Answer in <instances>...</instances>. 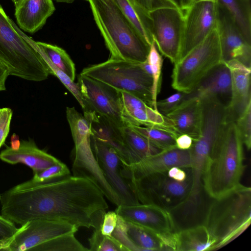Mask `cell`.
<instances>
[{
  "label": "cell",
  "instance_id": "5b68a950",
  "mask_svg": "<svg viewBox=\"0 0 251 251\" xmlns=\"http://www.w3.org/2000/svg\"><path fill=\"white\" fill-rule=\"evenodd\" d=\"M208 206L204 225L216 241L215 250L241 234L251 223V189L241 184Z\"/></svg>",
  "mask_w": 251,
  "mask_h": 251
},
{
  "label": "cell",
  "instance_id": "f907efd6",
  "mask_svg": "<svg viewBox=\"0 0 251 251\" xmlns=\"http://www.w3.org/2000/svg\"><path fill=\"white\" fill-rule=\"evenodd\" d=\"M202 1L218 2V0H192V3L195 2Z\"/></svg>",
  "mask_w": 251,
  "mask_h": 251
},
{
  "label": "cell",
  "instance_id": "6da1fadb",
  "mask_svg": "<svg viewBox=\"0 0 251 251\" xmlns=\"http://www.w3.org/2000/svg\"><path fill=\"white\" fill-rule=\"evenodd\" d=\"M1 215L22 226L35 219L100 228L108 205L89 179L67 176L42 182L30 179L0 194Z\"/></svg>",
  "mask_w": 251,
  "mask_h": 251
},
{
  "label": "cell",
  "instance_id": "8d00e7d4",
  "mask_svg": "<svg viewBox=\"0 0 251 251\" xmlns=\"http://www.w3.org/2000/svg\"><path fill=\"white\" fill-rule=\"evenodd\" d=\"M156 102V107L164 115L169 114L176 108L182 102L186 93L178 92Z\"/></svg>",
  "mask_w": 251,
  "mask_h": 251
},
{
  "label": "cell",
  "instance_id": "b9f144b4",
  "mask_svg": "<svg viewBox=\"0 0 251 251\" xmlns=\"http://www.w3.org/2000/svg\"><path fill=\"white\" fill-rule=\"evenodd\" d=\"M193 143V139L186 134L178 135L176 139V148L182 150L190 149Z\"/></svg>",
  "mask_w": 251,
  "mask_h": 251
},
{
  "label": "cell",
  "instance_id": "ee69618b",
  "mask_svg": "<svg viewBox=\"0 0 251 251\" xmlns=\"http://www.w3.org/2000/svg\"><path fill=\"white\" fill-rule=\"evenodd\" d=\"M145 12L148 13L152 9L154 0H133Z\"/></svg>",
  "mask_w": 251,
  "mask_h": 251
},
{
  "label": "cell",
  "instance_id": "bcb514c9",
  "mask_svg": "<svg viewBox=\"0 0 251 251\" xmlns=\"http://www.w3.org/2000/svg\"><path fill=\"white\" fill-rule=\"evenodd\" d=\"M179 5L183 12L187 9L192 3V0H179Z\"/></svg>",
  "mask_w": 251,
  "mask_h": 251
},
{
  "label": "cell",
  "instance_id": "277c9868",
  "mask_svg": "<svg viewBox=\"0 0 251 251\" xmlns=\"http://www.w3.org/2000/svg\"><path fill=\"white\" fill-rule=\"evenodd\" d=\"M0 61L12 75L30 81L48 78V65L35 41L25 34L0 4Z\"/></svg>",
  "mask_w": 251,
  "mask_h": 251
},
{
  "label": "cell",
  "instance_id": "ffe728a7",
  "mask_svg": "<svg viewBox=\"0 0 251 251\" xmlns=\"http://www.w3.org/2000/svg\"><path fill=\"white\" fill-rule=\"evenodd\" d=\"M225 63L231 75V97L226 108V121L235 122L251 103V67L235 60Z\"/></svg>",
  "mask_w": 251,
  "mask_h": 251
},
{
  "label": "cell",
  "instance_id": "74e56055",
  "mask_svg": "<svg viewBox=\"0 0 251 251\" xmlns=\"http://www.w3.org/2000/svg\"><path fill=\"white\" fill-rule=\"evenodd\" d=\"M13 112L11 108H0V148L3 145L9 134Z\"/></svg>",
  "mask_w": 251,
  "mask_h": 251
},
{
  "label": "cell",
  "instance_id": "44dd1931",
  "mask_svg": "<svg viewBox=\"0 0 251 251\" xmlns=\"http://www.w3.org/2000/svg\"><path fill=\"white\" fill-rule=\"evenodd\" d=\"M119 92L123 116L126 126L160 127L175 131L171 122L165 115L139 98L125 91Z\"/></svg>",
  "mask_w": 251,
  "mask_h": 251
},
{
  "label": "cell",
  "instance_id": "f546056e",
  "mask_svg": "<svg viewBox=\"0 0 251 251\" xmlns=\"http://www.w3.org/2000/svg\"><path fill=\"white\" fill-rule=\"evenodd\" d=\"M35 43L41 52L54 65L74 81L75 77V65L65 50L56 45L39 41Z\"/></svg>",
  "mask_w": 251,
  "mask_h": 251
},
{
  "label": "cell",
  "instance_id": "d6a6232c",
  "mask_svg": "<svg viewBox=\"0 0 251 251\" xmlns=\"http://www.w3.org/2000/svg\"><path fill=\"white\" fill-rule=\"evenodd\" d=\"M147 60L151 67L152 78V98L153 108L158 110L156 107L157 97L161 90L163 59L153 40L150 45Z\"/></svg>",
  "mask_w": 251,
  "mask_h": 251
},
{
  "label": "cell",
  "instance_id": "ab89813d",
  "mask_svg": "<svg viewBox=\"0 0 251 251\" xmlns=\"http://www.w3.org/2000/svg\"><path fill=\"white\" fill-rule=\"evenodd\" d=\"M18 229L14 223L0 215V240L8 241Z\"/></svg>",
  "mask_w": 251,
  "mask_h": 251
},
{
  "label": "cell",
  "instance_id": "9a60e30c",
  "mask_svg": "<svg viewBox=\"0 0 251 251\" xmlns=\"http://www.w3.org/2000/svg\"><path fill=\"white\" fill-rule=\"evenodd\" d=\"M217 30L223 62L237 60L251 67V45L244 39L229 10L218 2Z\"/></svg>",
  "mask_w": 251,
  "mask_h": 251
},
{
  "label": "cell",
  "instance_id": "7c38bea8",
  "mask_svg": "<svg viewBox=\"0 0 251 251\" xmlns=\"http://www.w3.org/2000/svg\"><path fill=\"white\" fill-rule=\"evenodd\" d=\"M218 2L207 1L193 2L184 11L183 33L177 62L216 28Z\"/></svg>",
  "mask_w": 251,
  "mask_h": 251
},
{
  "label": "cell",
  "instance_id": "7a4b0ae2",
  "mask_svg": "<svg viewBox=\"0 0 251 251\" xmlns=\"http://www.w3.org/2000/svg\"><path fill=\"white\" fill-rule=\"evenodd\" d=\"M243 145L235 123H227L209 153L202 173V186L211 199L222 197L241 184L245 170Z\"/></svg>",
  "mask_w": 251,
  "mask_h": 251
},
{
  "label": "cell",
  "instance_id": "1f68e13d",
  "mask_svg": "<svg viewBox=\"0 0 251 251\" xmlns=\"http://www.w3.org/2000/svg\"><path fill=\"white\" fill-rule=\"evenodd\" d=\"M75 233L64 234L41 244L32 251H88L75 237Z\"/></svg>",
  "mask_w": 251,
  "mask_h": 251
},
{
  "label": "cell",
  "instance_id": "9c48e42d",
  "mask_svg": "<svg viewBox=\"0 0 251 251\" xmlns=\"http://www.w3.org/2000/svg\"><path fill=\"white\" fill-rule=\"evenodd\" d=\"M139 202L155 205L172 212L187 200L192 173L184 181L169 177L166 172L154 173L128 180Z\"/></svg>",
  "mask_w": 251,
  "mask_h": 251
},
{
  "label": "cell",
  "instance_id": "d4e9b609",
  "mask_svg": "<svg viewBox=\"0 0 251 251\" xmlns=\"http://www.w3.org/2000/svg\"><path fill=\"white\" fill-rule=\"evenodd\" d=\"M55 10L52 0H23L15 7L14 15L21 30L33 34L43 27Z\"/></svg>",
  "mask_w": 251,
  "mask_h": 251
},
{
  "label": "cell",
  "instance_id": "60d3db41",
  "mask_svg": "<svg viewBox=\"0 0 251 251\" xmlns=\"http://www.w3.org/2000/svg\"><path fill=\"white\" fill-rule=\"evenodd\" d=\"M191 173V170L189 175ZM167 174L168 176L171 178L180 182L185 181L189 176L188 174H187L184 169L176 166L169 169L167 171Z\"/></svg>",
  "mask_w": 251,
  "mask_h": 251
},
{
  "label": "cell",
  "instance_id": "ac0fdd59",
  "mask_svg": "<svg viewBox=\"0 0 251 251\" xmlns=\"http://www.w3.org/2000/svg\"><path fill=\"white\" fill-rule=\"evenodd\" d=\"M124 220L146 227L162 236L169 237L176 230L171 213L160 207L148 204H121L115 210Z\"/></svg>",
  "mask_w": 251,
  "mask_h": 251
},
{
  "label": "cell",
  "instance_id": "4316f807",
  "mask_svg": "<svg viewBox=\"0 0 251 251\" xmlns=\"http://www.w3.org/2000/svg\"><path fill=\"white\" fill-rule=\"evenodd\" d=\"M121 11L140 35L150 46L153 38L150 30L148 14L133 0H114Z\"/></svg>",
  "mask_w": 251,
  "mask_h": 251
},
{
  "label": "cell",
  "instance_id": "cb8c5ba5",
  "mask_svg": "<svg viewBox=\"0 0 251 251\" xmlns=\"http://www.w3.org/2000/svg\"><path fill=\"white\" fill-rule=\"evenodd\" d=\"M178 135L186 134L193 140L200 135L202 123V104L198 98L183 100L174 110L165 115Z\"/></svg>",
  "mask_w": 251,
  "mask_h": 251
},
{
  "label": "cell",
  "instance_id": "e575fe53",
  "mask_svg": "<svg viewBox=\"0 0 251 251\" xmlns=\"http://www.w3.org/2000/svg\"><path fill=\"white\" fill-rule=\"evenodd\" d=\"M70 175V171L69 168L60 161L38 173L34 174L30 180L35 182H42Z\"/></svg>",
  "mask_w": 251,
  "mask_h": 251
},
{
  "label": "cell",
  "instance_id": "681fc988",
  "mask_svg": "<svg viewBox=\"0 0 251 251\" xmlns=\"http://www.w3.org/2000/svg\"><path fill=\"white\" fill-rule=\"evenodd\" d=\"M14 4L15 7H17L20 4L23 0H11Z\"/></svg>",
  "mask_w": 251,
  "mask_h": 251
},
{
  "label": "cell",
  "instance_id": "30bf717a",
  "mask_svg": "<svg viewBox=\"0 0 251 251\" xmlns=\"http://www.w3.org/2000/svg\"><path fill=\"white\" fill-rule=\"evenodd\" d=\"M200 100L202 111L201 132L189 149L191 168L196 175L202 174L213 146L227 123L226 107L214 100Z\"/></svg>",
  "mask_w": 251,
  "mask_h": 251
},
{
  "label": "cell",
  "instance_id": "4fadbf2b",
  "mask_svg": "<svg viewBox=\"0 0 251 251\" xmlns=\"http://www.w3.org/2000/svg\"><path fill=\"white\" fill-rule=\"evenodd\" d=\"M78 228L66 222L35 219L22 225L7 242L3 251H31L35 247L56 237L75 233Z\"/></svg>",
  "mask_w": 251,
  "mask_h": 251
},
{
  "label": "cell",
  "instance_id": "83f0119b",
  "mask_svg": "<svg viewBox=\"0 0 251 251\" xmlns=\"http://www.w3.org/2000/svg\"><path fill=\"white\" fill-rule=\"evenodd\" d=\"M232 14L245 41L251 45V0H218Z\"/></svg>",
  "mask_w": 251,
  "mask_h": 251
},
{
  "label": "cell",
  "instance_id": "d6986e66",
  "mask_svg": "<svg viewBox=\"0 0 251 251\" xmlns=\"http://www.w3.org/2000/svg\"><path fill=\"white\" fill-rule=\"evenodd\" d=\"M231 97V72L227 65L222 62L208 73L191 92L186 94L183 100L192 98L207 99L227 108Z\"/></svg>",
  "mask_w": 251,
  "mask_h": 251
},
{
  "label": "cell",
  "instance_id": "d590c367",
  "mask_svg": "<svg viewBox=\"0 0 251 251\" xmlns=\"http://www.w3.org/2000/svg\"><path fill=\"white\" fill-rule=\"evenodd\" d=\"M235 123L243 145L250 150L251 147V103Z\"/></svg>",
  "mask_w": 251,
  "mask_h": 251
},
{
  "label": "cell",
  "instance_id": "816d5d0a",
  "mask_svg": "<svg viewBox=\"0 0 251 251\" xmlns=\"http://www.w3.org/2000/svg\"><path fill=\"white\" fill-rule=\"evenodd\" d=\"M84 0L88 1H89V0Z\"/></svg>",
  "mask_w": 251,
  "mask_h": 251
},
{
  "label": "cell",
  "instance_id": "52a82bcc",
  "mask_svg": "<svg viewBox=\"0 0 251 251\" xmlns=\"http://www.w3.org/2000/svg\"><path fill=\"white\" fill-rule=\"evenodd\" d=\"M220 42L214 29L200 44L174 65L172 87L188 94L214 67L222 62Z\"/></svg>",
  "mask_w": 251,
  "mask_h": 251
},
{
  "label": "cell",
  "instance_id": "f35d334b",
  "mask_svg": "<svg viewBox=\"0 0 251 251\" xmlns=\"http://www.w3.org/2000/svg\"><path fill=\"white\" fill-rule=\"evenodd\" d=\"M118 215L114 211L105 213L100 230L101 233L105 235L112 236L117 223Z\"/></svg>",
  "mask_w": 251,
  "mask_h": 251
},
{
  "label": "cell",
  "instance_id": "3957f363",
  "mask_svg": "<svg viewBox=\"0 0 251 251\" xmlns=\"http://www.w3.org/2000/svg\"><path fill=\"white\" fill-rule=\"evenodd\" d=\"M94 21L111 58L142 63L150 46L123 14L114 0H89Z\"/></svg>",
  "mask_w": 251,
  "mask_h": 251
},
{
  "label": "cell",
  "instance_id": "7402d4cb",
  "mask_svg": "<svg viewBox=\"0 0 251 251\" xmlns=\"http://www.w3.org/2000/svg\"><path fill=\"white\" fill-rule=\"evenodd\" d=\"M83 110L84 116L90 125L92 136L111 146L118 154L123 164L130 165L136 162L125 143L121 127L95 111Z\"/></svg>",
  "mask_w": 251,
  "mask_h": 251
},
{
  "label": "cell",
  "instance_id": "8992f818",
  "mask_svg": "<svg viewBox=\"0 0 251 251\" xmlns=\"http://www.w3.org/2000/svg\"><path fill=\"white\" fill-rule=\"evenodd\" d=\"M80 74L119 91L129 93L153 108L152 78L140 63L110 58L105 62L84 68Z\"/></svg>",
  "mask_w": 251,
  "mask_h": 251
},
{
  "label": "cell",
  "instance_id": "484cf974",
  "mask_svg": "<svg viewBox=\"0 0 251 251\" xmlns=\"http://www.w3.org/2000/svg\"><path fill=\"white\" fill-rule=\"evenodd\" d=\"M172 239L174 251H213L216 243L203 224L177 229Z\"/></svg>",
  "mask_w": 251,
  "mask_h": 251
},
{
  "label": "cell",
  "instance_id": "836d02e7",
  "mask_svg": "<svg viewBox=\"0 0 251 251\" xmlns=\"http://www.w3.org/2000/svg\"><path fill=\"white\" fill-rule=\"evenodd\" d=\"M89 251H126V249L112 236L102 234L100 228L95 230L88 239Z\"/></svg>",
  "mask_w": 251,
  "mask_h": 251
},
{
  "label": "cell",
  "instance_id": "7dc6e473",
  "mask_svg": "<svg viewBox=\"0 0 251 251\" xmlns=\"http://www.w3.org/2000/svg\"><path fill=\"white\" fill-rule=\"evenodd\" d=\"M7 241L0 240V251H3Z\"/></svg>",
  "mask_w": 251,
  "mask_h": 251
},
{
  "label": "cell",
  "instance_id": "f1b7e54d",
  "mask_svg": "<svg viewBox=\"0 0 251 251\" xmlns=\"http://www.w3.org/2000/svg\"><path fill=\"white\" fill-rule=\"evenodd\" d=\"M125 143L136 162L163 151L152 145L130 126L121 127Z\"/></svg>",
  "mask_w": 251,
  "mask_h": 251
},
{
  "label": "cell",
  "instance_id": "c3c4849f",
  "mask_svg": "<svg viewBox=\"0 0 251 251\" xmlns=\"http://www.w3.org/2000/svg\"><path fill=\"white\" fill-rule=\"evenodd\" d=\"M55 1L57 2H63V3H73L75 0H54Z\"/></svg>",
  "mask_w": 251,
  "mask_h": 251
},
{
  "label": "cell",
  "instance_id": "8fae6325",
  "mask_svg": "<svg viewBox=\"0 0 251 251\" xmlns=\"http://www.w3.org/2000/svg\"><path fill=\"white\" fill-rule=\"evenodd\" d=\"M77 83L85 105L83 110L95 111L120 127L126 126L119 91L80 74Z\"/></svg>",
  "mask_w": 251,
  "mask_h": 251
},
{
  "label": "cell",
  "instance_id": "603a6c76",
  "mask_svg": "<svg viewBox=\"0 0 251 251\" xmlns=\"http://www.w3.org/2000/svg\"><path fill=\"white\" fill-rule=\"evenodd\" d=\"M0 159L10 164H24L30 167L33 174L60 162L53 156L38 148L32 139L22 140L20 148L16 150L10 147L0 153Z\"/></svg>",
  "mask_w": 251,
  "mask_h": 251
},
{
  "label": "cell",
  "instance_id": "4dcf8cb0",
  "mask_svg": "<svg viewBox=\"0 0 251 251\" xmlns=\"http://www.w3.org/2000/svg\"><path fill=\"white\" fill-rule=\"evenodd\" d=\"M127 126H130L145 138L152 145L161 150L176 147V139L178 135L173 130L155 127H146L132 125Z\"/></svg>",
  "mask_w": 251,
  "mask_h": 251
},
{
  "label": "cell",
  "instance_id": "5bb4252c",
  "mask_svg": "<svg viewBox=\"0 0 251 251\" xmlns=\"http://www.w3.org/2000/svg\"><path fill=\"white\" fill-rule=\"evenodd\" d=\"M91 144L105 180L119 197L122 204L139 203L128 181L121 175L122 163L116 151L104 141L92 136Z\"/></svg>",
  "mask_w": 251,
  "mask_h": 251
},
{
  "label": "cell",
  "instance_id": "7bdbcfd3",
  "mask_svg": "<svg viewBox=\"0 0 251 251\" xmlns=\"http://www.w3.org/2000/svg\"><path fill=\"white\" fill-rule=\"evenodd\" d=\"M9 75L7 67L0 61V92L6 90L5 81Z\"/></svg>",
  "mask_w": 251,
  "mask_h": 251
},
{
  "label": "cell",
  "instance_id": "2e32d148",
  "mask_svg": "<svg viewBox=\"0 0 251 251\" xmlns=\"http://www.w3.org/2000/svg\"><path fill=\"white\" fill-rule=\"evenodd\" d=\"M174 166L191 168L189 150H182L175 147L145 157L132 164H122L121 173L125 179L129 180L151 174L166 172Z\"/></svg>",
  "mask_w": 251,
  "mask_h": 251
},
{
  "label": "cell",
  "instance_id": "ba28073f",
  "mask_svg": "<svg viewBox=\"0 0 251 251\" xmlns=\"http://www.w3.org/2000/svg\"><path fill=\"white\" fill-rule=\"evenodd\" d=\"M148 16L151 32L159 52L175 65L182 42L184 12L176 0H154Z\"/></svg>",
  "mask_w": 251,
  "mask_h": 251
},
{
  "label": "cell",
  "instance_id": "e0dca14e",
  "mask_svg": "<svg viewBox=\"0 0 251 251\" xmlns=\"http://www.w3.org/2000/svg\"><path fill=\"white\" fill-rule=\"evenodd\" d=\"M112 236L126 251H171L170 237L162 236L146 227L126 221L118 215Z\"/></svg>",
  "mask_w": 251,
  "mask_h": 251
},
{
  "label": "cell",
  "instance_id": "f6af8a7d",
  "mask_svg": "<svg viewBox=\"0 0 251 251\" xmlns=\"http://www.w3.org/2000/svg\"><path fill=\"white\" fill-rule=\"evenodd\" d=\"M21 141L19 136L16 133H13L10 138V147L13 150H18L20 146Z\"/></svg>",
  "mask_w": 251,
  "mask_h": 251
}]
</instances>
